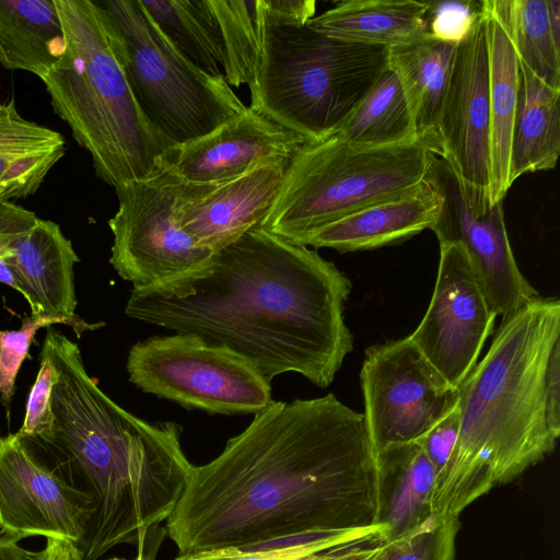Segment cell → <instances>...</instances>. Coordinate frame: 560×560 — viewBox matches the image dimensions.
I'll use <instances>...</instances> for the list:
<instances>
[{
    "label": "cell",
    "mask_w": 560,
    "mask_h": 560,
    "mask_svg": "<svg viewBox=\"0 0 560 560\" xmlns=\"http://www.w3.org/2000/svg\"><path fill=\"white\" fill-rule=\"evenodd\" d=\"M375 453L363 413L334 394L271 401L192 466L165 532L179 553L374 525Z\"/></svg>",
    "instance_id": "6da1fadb"
},
{
    "label": "cell",
    "mask_w": 560,
    "mask_h": 560,
    "mask_svg": "<svg viewBox=\"0 0 560 560\" xmlns=\"http://www.w3.org/2000/svg\"><path fill=\"white\" fill-rule=\"evenodd\" d=\"M350 279L316 250L257 225L178 277L131 290L125 314L235 352L271 382L327 387L353 349Z\"/></svg>",
    "instance_id": "7a4b0ae2"
},
{
    "label": "cell",
    "mask_w": 560,
    "mask_h": 560,
    "mask_svg": "<svg viewBox=\"0 0 560 560\" xmlns=\"http://www.w3.org/2000/svg\"><path fill=\"white\" fill-rule=\"evenodd\" d=\"M58 377L50 396L51 427L26 441L79 479L92 516L77 545L97 560L120 544H139L175 510L194 465L175 422L150 423L122 409L88 374L79 346L52 353Z\"/></svg>",
    "instance_id": "3957f363"
},
{
    "label": "cell",
    "mask_w": 560,
    "mask_h": 560,
    "mask_svg": "<svg viewBox=\"0 0 560 560\" xmlns=\"http://www.w3.org/2000/svg\"><path fill=\"white\" fill-rule=\"evenodd\" d=\"M560 341V301L538 296L502 317L489 350L459 385L458 440L436 481L432 511L459 517L493 487L511 482L556 447L545 382Z\"/></svg>",
    "instance_id": "277c9868"
},
{
    "label": "cell",
    "mask_w": 560,
    "mask_h": 560,
    "mask_svg": "<svg viewBox=\"0 0 560 560\" xmlns=\"http://www.w3.org/2000/svg\"><path fill=\"white\" fill-rule=\"evenodd\" d=\"M55 1L66 50L42 80L55 113L106 184L117 188L150 177L170 145L132 94L104 13L92 0Z\"/></svg>",
    "instance_id": "5b68a950"
},
{
    "label": "cell",
    "mask_w": 560,
    "mask_h": 560,
    "mask_svg": "<svg viewBox=\"0 0 560 560\" xmlns=\"http://www.w3.org/2000/svg\"><path fill=\"white\" fill-rule=\"evenodd\" d=\"M258 57L250 107L308 142L327 139L388 67L386 47L324 35L256 0Z\"/></svg>",
    "instance_id": "8992f818"
},
{
    "label": "cell",
    "mask_w": 560,
    "mask_h": 560,
    "mask_svg": "<svg viewBox=\"0 0 560 560\" xmlns=\"http://www.w3.org/2000/svg\"><path fill=\"white\" fill-rule=\"evenodd\" d=\"M438 144L428 137L362 147L334 135L292 155L259 226L295 244L312 231L423 180Z\"/></svg>",
    "instance_id": "52a82bcc"
},
{
    "label": "cell",
    "mask_w": 560,
    "mask_h": 560,
    "mask_svg": "<svg viewBox=\"0 0 560 560\" xmlns=\"http://www.w3.org/2000/svg\"><path fill=\"white\" fill-rule=\"evenodd\" d=\"M96 3L140 109L170 147L203 137L246 109L224 77L203 72L165 38L140 0Z\"/></svg>",
    "instance_id": "ba28073f"
},
{
    "label": "cell",
    "mask_w": 560,
    "mask_h": 560,
    "mask_svg": "<svg viewBox=\"0 0 560 560\" xmlns=\"http://www.w3.org/2000/svg\"><path fill=\"white\" fill-rule=\"evenodd\" d=\"M129 381L144 393L214 415L257 413L270 405L271 386L230 349L191 335L153 336L127 357Z\"/></svg>",
    "instance_id": "9c48e42d"
},
{
    "label": "cell",
    "mask_w": 560,
    "mask_h": 560,
    "mask_svg": "<svg viewBox=\"0 0 560 560\" xmlns=\"http://www.w3.org/2000/svg\"><path fill=\"white\" fill-rule=\"evenodd\" d=\"M115 190L118 210L108 221L114 236L109 261L133 288L184 275L213 254L198 247L180 228L179 179L159 170Z\"/></svg>",
    "instance_id": "30bf717a"
},
{
    "label": "cell",
    "mask_w": 560,
    "mask_h": 560,
    "mask_svg": "<svg viewBox=\"0 0 560 560\" xmlns=\"http://www.w3.org/2000/svg\"><path fill=\"white\" fill-rule=\"evenodd\" d=\"M364 420L374 450L417 441L458 404L452 386L409 337L365 350L360 372Z\"/></svg>",
    "instance_id": "8fae6325"
},
{
    "label": "cell",
    "mask_w": 560,
    "mask_h": 560,
    "mask_svg": "<svg viewBox=\"0 0 560 560\" xmlns=\"http://www.w3.org/2000/svg\"><path fill=\"white\" fill-rule=\"evenodd\" d=\"M439 152L456 173L467 202L486 211L490 183V102L487 18L481 8L458 42L441 107Z\"/></svg>",
    "instance_id": "7c38bea8"
},
{
    "label": "cell",
    "mask_w": 560,
    "mask_h": 560,
    "mask_svg": "<svg viewBox=\"0 0 560 560\" xmlns=\"http://www.w3.org/2000/svg\"><path fill=\"white\" fill-rule=\"evenodd\" d=\"M497 316L464 247L440 244L431 302L408 337L452 386L459 387L477 364Z\"/></svg>",
    "instance_id": "4fadbf2b"
},
{
    "label": "cell",
    "mask_w": 560,
    "mask_h": 560,
    "mask_svg": "<svg viewBox=\"0 0 560 560\" xmlns=\"http://www.w3.org/2000/svg\"><path fill=\"white\" fill-rule=\"evenodd\" d=\"M424 179L441 197V208L430 230L440 244L458 243L464 247L495 314L504 317L540 296L513 255L503 201L486 211H474L454 170L434 153Z\"/></svg>",
    "instance_id": "5bb4252c"
},
{
    "label": "cell",
    "mask_w": 560,
    "mask_h": 560,
    "mask_svg": "<svg viewBox=\"0 0 560 560\" xmlns=\"http://www.w3.org/2000/svg\"><path fill=\"white\" fill-rule=\"evenodd\" d=\"M90 495L42 463L16 433L0 435V533L78 545L92 516Z\"/></svg>",
    "instance_id": "9a60e30c"
},
{
    "label": "cell",
    "mask_w": 560,
    "mask_h": 560,
    "mask_svg": "<svg viewBox=\"0 0 560 560\" xmlns=\"http://www.w3.org/2000/svg\"><path fill=\"white\" fill-rule=\"evenodd\" d=\"M0 240L32 316L80 319L74 314L73 281V266L80 259L60 226L0 199Z\"/></svg>",
    "instance_id": "2e32d148"
},
{
    "label": "cell",
    "mask_w": 560,
    "mask_h": 560,
    "mask_svg": "<svg viewBox=\"0 0 560 560\" xmlns=\"http://www.w3.org/2000/svg\"><path fill=\"white\" fill-rule=\"evenodd\" d=\"M306 142L247 106L208 135L166 149L158 168L185 183L220 184L268 159L292 155Z\"/></svg>",
    "instance_id": "e0dca14e"
},
{
    "label": "cell",
    "mask_w": 560,
    "mask_h": 560,
    "mask_svg": "<svg viewBox=\"0 0 560 560\" xmlns=\"http://www.w3.org/2000/svg\"><path fill=\"white\" fill-rule=\"evenodd\" d=\"M292 155L268 159L220 184L180 180L178 219L183 231L198 247L214 253L259 225L278 196Z\"/></svg>",
    "instance_id": "ac0fdd59"
},
{
    "label": "cell",
    "mask_w": 560,
    "mask_h": 560,
    "mask_svg": "<svg viewBox=\"0 0 560 560\" xmlns=\"http://www.w3.org/2000/svg\"><path fill=\"white\" fill-rule=\"evenodd\" d=\"M440 208V195L423 178L408 190L368 205L312 231L298 244L332 248L340 253L396 245L431 229Z\"/></svg>",
    "instance_id": "d6986e66"
},
{
    "label": "cell",
    "mask_w": 560,
    "mask_h": 560,
    "mask_svg": "<svg viewBox=\"0 0 560 560\" xmlns=\"http://www.w3.org/2000/svg\"><path fill=\"white\" fill-rule=\"evenodd\" d=\"M374 525L393 540L433 516L435 468L416 442L390 445L375 454Z\"/></svg>",
    "instance_id": "ffe728a7"
},
{
    "label": "cell",
    "mask_w": 560,
    "mask_h": 560,
    "mask_svg": "<svg viewBox=\"0 0 560 560\" xmlns=\"http://www.w3.org/2000/svg\"><path fill=\"white\" fill-rule=\"evenodd\" d=\"M430 5L416 0H343L307 25L329 37L390 49L428 34Z\"/></svg>",
    "instance_id": "44dd1931"
},
{
    "label": "cell",
    "mask_w": 560,
    "mask_h": 560,
    "mask_svg": "<svg viewBox=\"0 0 560 560\" xmlns=\"http://www.w3.org/2000/svg\"><path fill=\"white\" fill-rule=\"evenodd\" d=\"M487 18L490 102V205L503 201L509 183L512 135L521 75L513 44L498 18L482 0Z\"/></svg>",
    "instance_id": "7402d4cb"
},
{
    "label": "cell",
    "mask_w": 560,
    "mask_h": 560,
    "mask_svg": "<svg viewBox=\"0 0 560 560\" xmlns=\"http://www.w3.org/2000/svg\"><path fill=\"white\" fill-rule=\"evenodd\" d=\"M66 50L55 0H0V65L44 79Z\"/></svg>",
    "instance_id": "603a6c76"
},
{
    "label": "cell",
    "mask_w": 560,
    "mask_h": 560,
    "mask_svg": "<svg viewBox=\"0 0 560 560\" xmlns=\"http://www.w3.org/2000/svg\"><path fill=\"white\" fill-rule=\"evenodd\" d=\"M65 138L23 118L14 100L0 104V199L34 195L63 156Z\"/></svg>",
    "instance_id": "cb8c5ba5"
},
{
    "label": "cell",
    "mask_w": 560,
    "mask_h": 560,
    "mask_svg": "<svg viewBox=\"0 0 560 560\" xmlns=\"http://www.w3.org/2000/svg\"><path fill=\"white\" fill-rule=\"evenodd\" d=\"M457 45L428 33L413 43L388 49V66L398 77L416 133L436 144V125Z\"/></svg>",
    "instance_id": "d4e9b609"
},
{
    "label": "cell",
    "mask_w": 560,
    "mask_h": 560,
    "mask_svg": "<svg viewBox=\"0 0 560 560\" xmlns=\"http://www.w3.org/2000/svg\"><path fill=\"white\" fill-rule=\"evenodd\" d=\"M520 75L509 172L511 186L524 174L552 170L560 153V90L545 84L522 63Z\"/></svg>",
    "instance_id": "484cf974"
},
{
    "label": "cell",
    "mask_w": 560,
    "mask_h": 560,
    "mask_svg": "<svg viewBox=\"0 0 560 560\" xmlns=\"http://www.w3.org/2000/svg\"><path fill=\"white\" fill-rule=\"evenodd\" d=\"M485 1L506 31L520 63L560 90V1Z\"/></svg>",
    "instance_id": "4316f807"
},
{
    "label": "cell",
    "mask_w": 560,
    "mask_h": 560,
    "mask_svg": "<svg viewBox=\"0 0 560 560\" xmlns=\"http://www.w3.org/2000/svg\"><path fill=\"white\" fill-rule=\"evenodd\" d=\"M165 38L192 65L223 77L225 50L210 0H140Z\"/></svg>",
    "instance_id": "83f0119b"
},
{
    "label": "cell",
    "mask_w": 560,
    "mask_h": 560,
    "mask_svg": "<svg viewBox=\"0 0 560 560\" xmlns=\"http://www.w3.org/2000/svg\"><path fill=\"white\" fill-rule=\"evenodd\" d=\"M336 135L362 147L397 144L420 137L398 77L389 66Z\"/></svg>",
    "instance_id": "f1b7e54d"
},
{
    "label": "cell",
    "mask_w": 560,
    "mask_h": 560,
    "mask_svg": "<svg viewBox=\"0 0 560 560\" xmlns=\"http://www.w3.org/2000/svg\"><path fill=\"white\" fill-rule=\"evenodd\" d=\"M210 4L224 43V80L234 88L249 85L259 48L256 0H210Z\"/></svg>",
    "instance_id": "f546056e"
},
{
    "label": "cell",
    "mask_w": 560,
    "mask_h": 560,
    "mask_svg": "<svg viewBox=\"0 0 560 560\" xmlns=\"http://www.w3.org/2000/svg\"><path fill=\"white\" fill-rule=\"evenodd\" d=\"M459 517L431 516L402 537L386 540L373 560H455Z\"/></svg>",
    "instance_id": "4dcf8cb0"
},
{
    "label": "cell",
    "mask_w": 560,
    "mask_h": 560,
    "mask_svg": "<svg viewBox=\"0 0 560 560\" xmlns=\"http://www.w3.org/2000/svg\"><path fill=\"white\" fill-rule=\"evenodd\" d=\"M374 526L351 532L312 534L245 548L179 553L174 560H290L362 536Z\"/></svg>",
    "instance_id": "1f68e13d"
},
{
    "label": "cell",
    "mask_w": 560,
    "mask_h": 560,
    "mask_svg": "<svg viewBox=\"0 0 560 560\" xmlns=\"http://www.w3.org/2000/svg\"><path fill=\"white\" fill-rule=\"evenodd\" d=\"M54 324H67L80 337L85 330L97 329L104 323L89 324L83 319L72 320L60 317L31 316L22 319L18 330H0V396L9 413L15 380L23 361L28 357L30 346L37 330Z\"/></svg>",
    "instance_id": "d6a6232c"
},
{
    "label": "cell",
    "mask_w": 560,
    "mask_h": 560,
    "mask_svg": "<svg viewBox=\"0 0 560 560\" xmlns=\"http://www.w3.org/2000/svg\"><path fill=\"white\" fill-rule=\"evenodd\" d=\"M57 377L58 372L51 354L43 345L38 374L27 398L23 424L16 432L21 440H35L50 430L52 421L50 396Z\"/></svg>",
    "instance_id": "836d02e7"
},
{
    "label": "cell",
    "mask_w": 560,
    "mask_h": 560,
    "mask_svg": "<svg viewBox=\"0 0 560 560\" xmlns=\"http://www.w3.org/2000/svg\"><path fill=\"white\" fill-rule=\"evenodd\" d=\"M481 8V1L431 2L428 33L434 37L458 43L468 32Z\"/></svg>",
    "instance_id": "e575fe53"
},
{
    "label": "cell",
    "mask_w": 560,
    "mask_h": 560,
    "mask_svg": "<svg viewBox=\"0 0 560 560\" xmlns=\"http://www.w3.org/2000/svg\"><path fill=\"white\" fill-rule=\"evenodd\" d=\"M459 430L460 415L456 406L416 441L435 468L436 481L446 468L458 440Z\"/></svg>",
    "instance_id": "d590c367"
},
{
    "label": "cell",
    "mask_w": 560,
    "mask_h": 560,
    "mask_svg": "<svg viewBox=\"0 0 560 560\" xmlns=\"http://www.w3.org/2000/svg\"><path fill=\"white\" fill-rule=\"evenodd\" d=\"M385 541L383 528L375 525L362 536L290 560H373Z\"/></svg>",
    "instance_id": "8d00e7d4"
},
{
    "label": "cell",
    "mask_w": 560,
    "mask_h": 560,
    "mask_svg": "<svg viewBox=\"0 0 560 560\" xmlns=\"http://www.w3.org/2000/svg\"><path fill=\"white\" fill-rule=\"evenodd\" d=\"M546 412L549 427L560 436V341L552 349L545 382Z\"/></svg>",
    "instance_id": "74e56055"
},
{
    "label": "cell",
    "mask_w": 560,
    "mask_h": 560,
    "mask_svg": "<svg viewBox=\"0 0 560 560\" xmlns=\"http://www.w3.org/2000/svg\"><path fill=\"white\" fill-rule=\"evenodd\" d=\"M266 5L284 20L306 24L314 18L316 2L314 0H264Z\"/></svg>",
    "instance_id": "f35d334b"
},
{
    "label": "cell",
    "mask_w": 560,
    "mask_h": 560,
    "mask_svg": "<svg viewBox=\"0 0 560 560\" xmlns=\"http://www.w3.org/2000/svg\"><path fill=\"white\" fill-rule=\"evenodd\" d=\"M36 560H82L77 545L58 538H46L43 550L37 552Z\"/></svg>",
    "instance_id": "ab89813d"
},
{
    "label": "cell",
    "mask_w": 560,
    "mask_h": 560,
    "mask_svg": "<svg viewBox=\"0 0 560 560\" xmlns=\"http://www.w3.org/2000/svg\"><path fill=\"white\" fill-rule=\"evenodd\" d=\"M37 552L21 547L18 541L0 533V560H36Z\"/></svg>",
    "instance_id": "60d3db41"
},
{
    "label": "cell",
    "mask_w": 560,
    "mask_h": 560,
    "mask_svg": "<svg viewBox=\"0 0 560 560\" xmlns=\"http://www.w3.org/2000/svg\"><path fill=\"white\" fill-rule=\"evenodd\" d=\"M0 282L8 284L16 291L21 292L20 284L11 268L5 262L3 254H0Z\"/></svg>",
    "instance_id": "b9f144b4"
},
{
    "label": "cell",
    "mask_w": 560,
    "mask_h": 560,
    "mask_svg": "<svg viewBox=\"0 0 560 560\" xmlns=\"http://www.w3.org/2000/svg\"><path fill=\"white\" fill-rule=\"evenodd\" d=\"M109 560H121V559L114 558V559H109Z\"/></svg>",
    "instance_id": "7bdbcfd3"
}]
</instances>
